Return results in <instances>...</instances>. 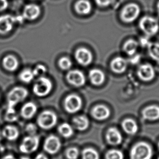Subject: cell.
<instances>
[{
    "label": "cell",
    "instance_id": "7c38bea8",
    "mask_svg": "<svg viewBox=\"0 0 159 159\" xmlns=\"http://www.w3.org/2000/svg\"><path fill=\"white\" fill-rule=\"evenodd\" d=\"M75 58L80 65L87 66L91 63L93 56L91 51L85 48H80L75 51Z\"/></svg>",
    "mask_w": 159,
    "mask_h": 159
},
{
    "label": "cell",
    "instance_id": "e0dca14e",
    "mask_svg": "<svg viewBox=\"0 0 159 159\" xmlns=\"http://www.w3.org/2000/svg\"><path fill=\"white\" fill-rule=\"evenodd\" d=\"M142 116L144 120L148 121H155L159 119V106L150 105L147 106L142 111Z\"/></svg>",
    "mask_w": 159,
    "mask_h": 159
},
{
    "label": "cell",
    "instance_id": "9c48e42d",
    "mask_svg": "<svg viewBox=\"0 0 159 159\" xmlns=\"http://www.w3.org/2000/svg\"><path fill=\"white\" fill-rule=\"evenodd\" d=\"M139 13L140 9L137 4L130 3L122 10L121 18L124 22H133L137 19Z\"/></svg>",
    "mask_w": 159,
    "mask_h": 159
},
{
    "label": "cell",
    "instance_id": "3957f363",
    "mask_svg": "<svg viewBox=\"0 0 159 159\" xmlns=\"http://www.w3.org/2000/svg\"><path fill=\"white\" fill-rule=\"evenodd\" d=\"M53 85L51 80L45 77H38L33 84V92L38 97H45L51 93Z\"/></svg>",
    "mask_w": 159,
    "mask_h": 159
},
{
    "label": "cell",
    "instance_id": "277c9868",
    "mask_svg": "<svg viewBox=\"0 0 159 159\" xmlns=\"http://www.w3.org/2000/svg\"><path fill=\"white\" fill-rule=\"evenodd\" d=\"M29 95V92L23 87H14L7 95L8 107L15 108V106L23 102Z\"/></svg>",
    "mask_w": 159,
    "mask_h": 159
},
{
    "label": "cell",
    "instance_id": "ffe728a7",
    "mask_svg": "<svg viewBox=\"0 0 159 159\" xmlns=\"http://www.w3.org/2000/svg\"><path fill=\"white\" fill-rule=\"evenodd\" d=\"M2 66L6 70L13 72L18 69L19 63L18 59L14 56L8 55L3 58Z\"/></svg>",
    "mask_w": 159,
    "mask_h": 159
},
{
    "label": "cell",
    "instance_id": "5bb4252c",
    "mask_svg": "<svg viewBox=\"0 0 159 159\" xmlns=\"http://www.w3.org/2000/svg\"><path fill=\"white\" fill-rule=\"evenodd\" d=\"M137 75L142 81L145 82L150 81L154 78L155 75L154 69L150 64H143L138 69Z\"/></svg>",
    "mask_w": 159,
    "mask_h": 159
},
{
    "label": "cell",
    "instance_id": "52a82bcc",
    "mask_svg": "<svg viewBox=\"0 0 159 159\" xmlns=\"http://www.w3.org/2000/svg\"><path fill=\"white\" fill-rule=\"evenodd\" d=\"M139 27L147 35L156 34L159 30V25L155 19L150 16H144L139 21Z\"/></svg>",
    "mask_w": 159,
    "mask_h": 159
},
{
    "label": "cell",
    "instance_id": "4316f807",
    "mask_svg": "<svg viewBox=\"0 0 159 159\" xmlns=\"http://www.w3.org/2000/svg\"><path fill=\"white\" fill-rule=\"evenodd\" d=\"M35 77L33 70L27 68L24 69L19 75V78L21 81L25 84H29L33 81Z\"/></svg>",
    "mask_w": 159,
    "mask_h": 159
},
{
    "label": "cell",
    "instance_id": "d590c367",
    "mask_svg": "<svg viewBox=\"0 0 159 159\" xmlns=\"http://www.w3.org/2000/svg\"><path fill=\"white\" fill-rule=\"evenodd\" d=\"M25 130L26 132L27 133V134L30 136H34V135H37V133L38 131V127L35 124L33 123H29L27 124L26 128H25Z\"/></svg>",
    "mask_w": 159,
    "mask_h": 159
},
{
    "label": "cell",
    "instance_id": "cb8c5ba5",
    "mask_svg": "<svg viewBox=\"0 0 159 159\" xmlns=\"http://www.w3.org/2000/svg\"><path fill=\"white\" fill-rule=\"evenodd\" d=\"M111 67L113 72L117 74H121L126 70L127 62L123 58L118 57L115 58L112 61Z\"/></svg>",
    "mask_w": 159,
    "mask_h": 159
},
{
    "label": "cell",
    "instance_id": "6da1fadb",
    "mask_svg": "<svg viewBox=\"0 0 159 159\" xmlns=\"http://www.w3.org/2000/svg\"><path fill=\"white\" fill-rule=\"evenodd\" d=\"M152 149L149 144L139 142L131 149L130 159H152Z\"/></svg>",
    "mask_w": 159,
    "mask_h": 159
},
{
    "label": "cell",
    "instance_id": "f35d334b",
    "mask_svg": "<svg viewBox=\"0 0 159 159\" xmlns=\"http://www.w3.org/2000/svg\"><path fill=\"white\" fill-rule=\"evenodd\" d=\"M34 159H49V158L47 157L46 155H45L43 153H39L37 155Z\"/></svg>",
    "mask_w": 159,
    "mask_h": 159
},
{
    "label": "cell",
    "instance_id": "e575fe53",
    "mask_svg": "<svg viewBox=\"0 0 159 159\" xmlns=\"http://www.w3.org/2000/svg\"><path fill=\"white\" fill-rule=\"evenodd\" d=\"M33 73L34 76L38 77L44 76L45 74L47 72V67L43 64H38L33 69Z\"/></svg>",
    "mask_w": 159,
    "mask_h": 159
},
{
    "label": "cell",
    "instance_id": "5b68a950",
    "mask_svg": "<svg viewBox=\"0 0 159 159\" xmlns=\"http://www.w3.org/2000/svg\"><path fill=\"white\" fill-rule=\"evenodd\" d=\"M39 143L40 138L38 136L28 135L22 139L19 146V149L24 154H32L37 150Z\"/></svg>",
    "mask_w": 159,
    "mask_h": 159
},
{
    "label": "cell",
    "instance_id": "d4e9b609",
    "mask_svg": "<svg viewBox=\"0 0 159 159\" xmlns=\"http://www.w3.org/2000/svg\"><path fill=\"white\" fill-rule=\"evenodd\" d=\"M75 9L77 13L81 15H87L91 11V3L87 0H79L75 3Z\"/></svg>",
    "mask_w": 159,
    "mask_h": 159
},
{
    "label": "cell",
    "instance_id": "2e32d148",
    "mask_svg": "<svg viewBox=\"0 0 159 159\" xmlns=\"http://www.w3.org/2000/svg\"><path fill=\"white\" fill-rule=\"evenodd\" d=\"M106 139L111 146H118L122 143V135L117 129L111 128L106 132Z\"/></svg>",
    "mask_w": 159,
    "mask_h": 159
},
{
    "label": "cell",
    "instance_id": "83f0119b",
    "mask_svg": "<svg viewBox=\"0 0 159 159\" xmlns=\"http://www.w3.org/2000/svg\"><path fill=\"white\" fill-rule=\"evenodd\" d=\"M138 48L137 42L133 39L129 40L124 44V51L128 55L133 56L135 55Z\"/></svg>",
    "mask_w": 159,
    "mask_h": 159
},
{
    "label": "cell",
    "instance_id": "ab89813d",
    "mask_svg": "<svg viewBox=\"0 0 159 159\" xmlns=\"http://www.w3.org/2000/svg\"><path fill=\"white\" fill-rule=\"evenodd\" d=\"M1 159H16L15 157L13 155L8 154L5 155V157H3Z\"/></svg>",
    "mask_w": 159,
    "mask_h": 159
},
{
    "label": "cell",
    "instance_id": "f1b7e54d",
    "mask_svg": "<svg viewBox=\"0 0 159 159\" xmlns=\"http://www.w3.org/2000/svg\"><path fill=\"white\" fill-rule=\"evenodd\" d=\"M99 153L94 148L89 147L82 152V159H99Z\"/></svg>",
    "mask_w": 159,
    "mask_h": 159
},
{
    "label": "cell",
    "instance_id": "f6af8a7d",
    "mask_svg": "<svg viewBox=\"0 0 159 159\" xmlns=\"http://www.w3.org/2000/svg\"><path fill=\"white\" fill-rule=\"evenodd\" d=\"M157 159H159V157H158V158H157Z\"/></svg>",
    "mask_w": 159,
    "mask_h": 159
},
{
    "label": "cell",
    "instance_id": "b9f144b4",
    "mask_svg": "<svg viewBox=\"0 0 159 159\" xmlns=\"http://www.w3.org/2000/svg\"><path fill=\"white\" fill-rule=\"evenodd\" d=\"M2 137H3L2 135V132L0 131V141L2 139Z\"/></svg>",
    "mask_w": 159,
    "mask_h": 159
},
{
    "label": "cell",
    "instance_id": "7bdbcfd3",
    "mask_svg": "<svg viewBox=\"0 0 159 159\" xmlns=\"http://www.w3.org/2000/svg\"><path fill=\"white\" fill-rule=\"evenodd\" d=\"M157 11H158V13L159 14V2L158 5H157Z\"/></svg>",
    "mask_w": 159,
    "mask_h": 159
},
{
    "label": "cell",
    "instance_id": "ee69618b",
    "mask_svg": "<svg viewBox=\"0 0 159 159\" xmlns=\"http://www.w3.org/2000/svg\"><path fill=\"white\" fill-rule=\"evenodd\" d=\"M157 146H158V148H159V143H158V144H157Z\"/></svg>",
    "mask_w": 159,
    "mask_h": 159
},
{
    "label": "cell",
    "instance_id": "30bf717a",
    "mask_svg": "<svg viewBox=\"0 0 159 159\" xmlns=\"http://www.w3.org/2000/svg\"><path fill=\"white\" fill-rule=\"evenodd\" d=\"M66 79L69 84L76 87L84 86L86 77L84 73L79 70H71L67 73Z\"/></svg>",
    "mask_w": 159,
    "mask_h": 159
},
{
    "label": "cell",
    "instance_id": "8d00e7d4",
    "mask_svg": "<svg viewBox=\"0 0 159 159\" xmlns=\"http://www.w3.org/2000/svg\"><path fill=\"white\" fill-rule=\"evenodd\" d=\"M96 3L100 7H107L112 3L114 2L115 0H95Z\"/></svg>",
    "mask_w": 159,
    "mask_h": 159
},
{
    "label": "cell",
    "instance_id": "7402d4cb",
    "mask_svg": "<svg viewBox=\"0 0 159 159\" xmlns=\"http://www.w3.org/2000/svg\"><path fill=\"white\" fill-rule=\"evenodd\" d=\"M89 77L91 82L94 86H100L105 81V74L104 73L98 69L91 70L89 73Z\"/></svg>",
    "mask_w": 159,
    "mask_h": 159
},
{
    "label": "cell",
    "instance_id": "ac0fdd59",
    "mask_svg": "<svg viewBox=\"0 0 159 159\" xmlns=\"http://www.w3.org/2000/svg\"><path fill=\"white\" fill-rule=\"evenodd\" d=\"M37 105L33 102H28L24 104L20 110V115L25 119H31L37 112Z\"/></svg>",
    "mask_w": 159,
    "mask_h": 159
},
{
    "label": "cell",
    "instance_id": "8fae6325",
    "mask_svg": "<svg viewBox=\"0 0 159 159\" xmlns=\"http://www.w3.org/2000/svg\"><path fill=\"white\" fill-rule=\"evenodd\" d=\"M16 23L15 16L9 14L0 16V34H6L11 32Z\"/></svg>",
    "mask_w": 159,
    "mask_h": 159
},
{
    "label": "cell",
    "instance_id": "4dcf8cb0",
    "mask_svg": "<svg viewBox=\"0 0 159 159\" xmlns=\"http://www.w3.org/2000/svg\"><path fill=\"white\" fill-rule=\"evenodd\" d=\"M19 118V115L16 112L15 108L7 107V110L6 111L5 115V120L7 122H16Z\"/></svg>",
    "mask_w": 159,
    "mask_h": 159
},
{
    "label": "cell",
    "instance_id": "484cf974",
    "mask_svg": "<svg viewBox=\"0 0 159 159\" xmlns=\"http://www.w3.org/2000/svg\"><path fill=\"white\" fill-rule=\"evenodd\" d=\"M58 132L62 137L69 139L74 134V129L70 124L63 123L58 127Z\"/></svg>",
    "mask_w": 159,
    "mask_h": 159
},
{
    "label": "cell",
    "instance_id": "d6a6232c",
    "mask_svg": "<svg viewBox=\"0 0 159 159\" xmlns=\"http://www.w3.org/2000/svg\"><path fill=\"white\" fill-rule=\"evenodd\" d=\"M72 62L69 58L63 57L58 61V66L63 70H68L72 66Z\"/></svg>",
    "mask_w": 159,
    "mask_h": 159
},
{
    "label": "cell",
    "instance_id": "8992f818",
    "mask_svg": "<svg viewBox=\"0 0 159 159\" xmlns=\"http://www.w3.org/2000/svg\"><path fill=\"white\" fill-rule=\"evenodd\" d=\"M63 105L66 112L74 114L79 112L82 108V99L79 95L71 94L67 95L64 99Z\"/></svg>",
    "mask_w": 159,
    "mask_h": 159
},
{
    "label": "cell",
    "instance_id": "9a60e30c",
    "mask_svg": "<svg viewBox=\"0 0 159 159\" xmlns=\"http://www.w3.org/2000/svg\"><path fill=\"white\" fill-rule=\"evenodd\" d=\"M91 115L93 118L99 121H102L109 118L111 112L107 106L100 104L93 107L91 111Z\"/></svg>",
    "mask_w": 159,
    "mask_h": 159
},
{
    "label": "cell",
    "instance_id": "7a4b0ae2",
    "mask_svg": "<svg viewBox=\"0 0 159 159\" xmlns=\"http://www.w3.org/2000/svg\"><path fill=\"white\" fill-rule=\"evenodd\" d=\"M58 122L56 113L50 110H45L40 113L37 119L39 127L45 130H49L55 126Z\"/></svg>",
    "mask_w": 159,
    "mask_h": 159
},
{
    "label": "cell",
    "instance_id": "74e56055",
    "mask_svg": "<svg viewBox=\"0 0 159 159\" xmlns=\"http://www.w3.org/2000/svg\"><path fill=\"white\" fill-rule=\"evenodd\" d=\"M8 6V0H0V12L4 11Z\"/></svg>",
    "mask_w": 159,
    "mask_h": 159
},
{
    "label": "cell",
    "instance_id": "4fadbf2b",
    "mask_svg": "<svg viewBox=\"0 0 159 159\" xmlns=\"http://www.w3.org/2000/svg\"><path fill=\"white\" fill-rule=\"evenodd\" d=\"M41 14V9L35 4H28L25 6L22 16L25 20L33 21L37 19Z\"/></svg>",
    "mask_w": 159,
    "mask_h": 159
},
{
    "label": "cell",
    "instance_id": "836d02e7",
    "mask_svg": "<svg viewBox=\"0 0 159 159\" xmlns=\"http://www.w3.org/2000/svg\"><path fill=\"white\" fill-rule=\"evenodd\" d=\"M79 150L76 147H70L66 150L65 155L67 159H77L79 157Z\"/></svg>",
    "mask_w": 159,
    "mask_h": 159
},
{
    "label": "cell",
    "instance_id": "60d3db41",
    "mask_svg": "<svg viewBox=\"0 0 159 159\" xmlns=\"http://www.w3.org/2000/svg\"><path fill=\"white\" fill-rule=\"evenodd\" d=\"M19 159H31L29 157H27V156H22Z\"/></svg>",
    "mask_w": 159,
    "mask_h": 159
},
{
    "label": "cell",
    "instance_id": "f546056e",
    "mask_svg": "<svg viewBox=\"0 0 159 159\" xmlns=\"http://www.w3.org/2000/svg\"><path fill=\"white\" fill-rule=\"evenodd\" d=\"M148 52L153 60L159 61V44L149 43L148 45Z\"/></svg>",
    "mask_w": 159,
    "mask_h": 159
},
{
    "label": "cell",
    "instance_id": "44dd1931",
    "mask_svg": "<svg viewBox=\"0 0 159 159\" xmlns=\"http://www.w3.org/2000/svg\"><path fill=\"white\" fill-rule=\"evenodd\" d=\"M72 122L75 128L80 131L86 130L89 126V118L83 115L74 117Z\"/></svg>",
    "mask_w": 159,
    "mask_h": 159
},
{
    "label": "cell",
    "instance_id": "d6986e66",
    "mask_svg": "<svg viewBox=\"0 0 159 159\" xmlns=\"http://www.w3.org/2000/svg\"><path fill=\"white\" fill-rule=\"evenodd\" d=\"M1 132L2 137L9 141H16L20 135L18 128L12 125H7L5 126Z\"/></svg>",
    "mask_w": 159,
    "mask_h": 159
},
{
    "label": "cell",
    "instance_id": "603a6c76",
    "mask_svg": "<svg viewBox=\"0 0 159 159\" xmlns=\"http://www.w3.org/2000/svg\"><path fill=\"white\" fill-rule=\"evenodd\" d=\"M122 128L124 132L128 135H135L139 130L137 123L130 118L124 119L122 123Z\"/></svg>",
    "mask_w": 159,
    "mask_h": 159
},
{
    "label": "cell",
    "instance_id": "ba28073f",
    "mask_svg": "<svg viewBox=\"0 0 159 159\" xmlns=\"http://www.w3.org/2000/svg\"><path fill=\"white\" fill-rule=\"evenodd\" d=\"M61 146L62 144L60 139L55 135H50L45 139L43 149L45 152L49 154L54 155L60 151Z\"/></svg>",
    "mask_w": 159,
    "mask_h": 159
},
{
    "label": "cell",
    "instance_id": "1f68e13d",
    "mask_svg": "<svg viewBox=\"0 0 159 159\" xmlns=\"http://www.w3.org/2000/svg\"><path fill=\"white\" fill-rule=\"evenodd\" d=\"M124 156L122 151L113 149L108 150L105 154V159H124Z\"/></svg>",
    "mask_w": 159,
    "mask_h": 159
}]
</instances>
